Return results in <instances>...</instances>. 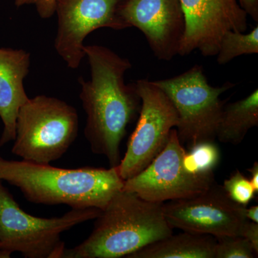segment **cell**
<instances>
[{
  "mask_svg": "<svg viewBox=\"0 0 258 258\" xmlns=\"http://www.w3.org/2000/svg\"><path fill=\"white\" fill-rule=\"evenodd\" d=\"M119 13L128 28L143 32L158 60L169 61L179 55L185 30L180 0H123Z\"/></svg>",
  "mask_w": 258,
  "mask_h": 258,
  "instance_id": "7c38bea8",
  "label": "cell"
},
{
  "mask_svg": "<svg viewBox=\"0 0 258 258\" xmlns=\"http://www.w3.org/2000/svg\"><path fill=\"white\" fill-rule=\"evenodd\" d=\"M185 150L176 128L162 151L137 175L124 181L123 190L147 201L164 203L195 196L216 182L213 172L195 173L185 164Z\"/></svg>",
  "mask_w": 258,
  "mask_h": 258,
  "instance_id": "52a82bcc",
  "label": "cell"
},
{
  "mask_svg": "<svg viewBox=\"0 0 258 258\" xmlns=\"http://www.w3.org/2000/svg\"><path fill=\"white\" fill-rule=\"evenodd\" d=\"M123 0H57V34L54 46L71 69H77L86 57L85 39L98 28H128L120 15Z\"/></svg>",
  "mask_w": 258,
  "mask_h": 258,
  "instance_id": "30bf717a",
  "label": "cell"
},
{
  "mask_svg": "<svg viewBox=\"0 0 258 258\" xmlns=\"http://www.w3.org/2000/svg\"><path fill=\"white\" fill-rule=\"evenodd\" d=\"M162 209L173 229L215 237L241 236L248 220L245 206L232 201L217 182L195 196L163 203Z\"/></svg>",
  "mask_w": 258,
  "mask_h": 258,
  "instance_id": "9c48e42d",
  "label": "cell"
},
{
  "mask_svg": "<svg viewBox=\"0 0 258 258\" xmlns=\"http://www.w3.org/2000/svg\"><path fill=\"white\" fill-rule=\"evenodd\" d=\"M91 79L79 78L80 99L86 112L85 137L93 154L104 156L110 167L120 164V146L141 108L136 83L126 84L132 62L101 45H84Z\"/></svg>",
  "mask_w": 258,
  "mask_h": 258,
  "instance_id": "6da1fadb",
  "label": "cell"
},
{
  "mask_svg": "<svg viewBox=\"0 0 258 258\" xmlns=\"http://www.w3.org/2000/svg\"><path fill=\"white\" fill-rule=\"evenodd\" d=\"M216 238L185 232L156 241L127 258H215Z\"/></svg>",
  "mask_w": 258,
  "mask_h": 258,
  "instance_id": "5bb4252c",
  "label": "cell"
},
{
  "mask_svg": "<svg viewBox=\"0 0 258 258\" xmlns=\"http://www.w3.org/2000/svg\"><path fill=\"white\" fill-rule=\"evenodd\" d=\"M152 82L165 93L177 112L176 129L181 144L191 148L201 142H215L225 106L220 97L235 84L211 86L199 64L175 77Z\"/></svg>",
  "mask_w": 258,
  "mask_h": 258,
  "instance_id": "8992f818",
  "label": "cell"
},
{
  "mask_svg": "<svg viewBox=\"0 0 258 258\" xmlns=\"http://www.w3.org/2000/svg\"><path fill=\"white\" fill-rule=\"evenodd\" d=\"M222 186L231 200L242 206L248 205L257 194L250 180L240 170H236L225 179Z\"/></svg>",
  "mask_w": 258,
  "mask_h": 258,
  "instance_id": "d6986e66",
  "label": "cell"
},
{
  "mask_svg": "<svg viewBox=\"0 0 258 258\" xmlns=\"http://www.w3.org/2000/svg\"><path fill=\"white\" fill-rule=\"evenodd\" d=\"M258 125V91L245 98L224 106L216 139L224 144L237 145L251 128Z\"/></svg>",
  "mask_w": 258,
  "mask_h": 258,
  "instance_id": "9a60e30c",
  "label": "cell"
},
{
  "mask_svg": "<svg viewBox=\"0 0 258 258\" xmlns=\"http://www.w3.org/2000/svg\"><path fill=\"white\" fill-rule=\"evenodd\" d=\"M215 258H253L257 257L253 247L242 236L215 237Z\"/></svg>",
  "mask_w": 258,
  "mask_h": 258,
  "instance_id": "ac0fdd59",
  "label": "cell"
},
{
  "mask_svg": "<svg viewBox=\"0 0 258 258\" xmlns=\"http://www.w3.org/2000/svg\"><path fill=\"white\" fill-rule=\"evenodd\" d=\"M30 62L28 51L0 47V118L4 125L0 147L15 138L19 110L29 99L24 81L30 72Z\"/></svg>",
  "mask_w": 258,
  "mask_h": 258,
  "instance_id": "4fadbf2b",
  "label": "cell"
},
{
  "mask_svg": "<svg viewBox=\"0 0 258 258\" xmlns=\"http://www.w3.org/2000/svg\"><path fill=\"white\" fill-rule=\"evenodd\" d=\"M0 180L18 188L30 203L101 210L124 184L117 166L62 169L50 164L7 160L1 157Z\"/></svg>",
  "mask_w": 258,
  "mask_h": 258,
  "instance_id": "7a4b0ae2",
  "label": "cell"
},
{
  "mask_svg": "<svg viewBox=\"0 0 258 258\" xmlns=\"http://www.w3.org/2000/svg\"><path fill=\"white\" fill-rule=\"evenodd\" d=\"M258 53V26L250 32H226L222 37L217 54V61L225 64L239 56Z\"/></svg>",
  "mask_w": 258,
  "mask_h": 258,
  "instance_id": "2e32d148",
  "label": "cell"
},
{
  "mask_svg": "<svg viewBox=\"0 0 258 258\" xmlns=\"http://www.w3.org/2000/svg\"><path fill=\"white\" fill-rule=\"evenodd\" d=\"M185 156V164L195 173L213 172L220 159V152L215 142H205L189 148Z\"/></svg>",
  "mask_w": 258,
  "mask_h": 258,
  "instance_id": "e0dca14e",
  "label": "cell"
},
{
  "mask_svg": "<svg viewBox=\"0 0 258 258\" xmlns=\"http://www.w3.org/2000/svg\"><path fill=\"white\" fill-rule=\"evenodd\" d=\"M57 0H15L18 8L24 5H34L39 16L42 19H49L55 13Z\"/></svg>",
  "mask_w": 258,
  "mask_h": 258,
  "instance_id": "ffe728a7",
  "label": "cell"
},
{
  "mask_svg": "<svg viewBox=\"0 0 258 258\" xmlns=\"http://www.w3.org/2000/svg\"><path fill=\"white\" fill-rule=\"evenodd\" d=\"M247 171L250 173V180L252 186H253L256 193L258 192V163L257 161L254 163L252 167L247 169Z\"/></svg>",
  "mask_w": 258,
  "mask_h": 258,
  "instance_id": "603a6c76",
  "label": "cell"
},
{
  "mask_svg": "<svg viewBox=\"0 0 258 258\" xmlns=\"http://www.w3.org/2000/svg\"><path fill=\"white\" fill-rule=\"evenodd\" d=\"M136 193L120 190L95 219L91 235L64 249V258H119L173 234L162 209Z\"/></svg>",
  "mask_w": 258,
  "mask_h": 258,
  "instance_id": "3957f363",
  "label": "cell"
},
{
  "mask_svg": "<svg viewBox=\"0 0 258 258\" xmlns=\"http://www.w3.org/2000/svg\"><path fill=\"white\" fill-rule=\"evenodd\" d=\"M185 30L179 55L199 50L205 57L217 55L226 32H245L247 15L237 0H180Z\"/></svg>",
  "mask_w": 258,
  "mask_h": 258,
  "instance_id": "8fae6325",
  "label": "cell"
},
{
  "mask_svg": "<svg viewBox=\"0 0 258 258\" xmlns=\"http://www.w3.org/2000/svg\"><path fill=\"white\" fill-rule=\"evenodd\" d=\"M99 209H72L61 217L41 218L20 208L0 180V250L25 258H61L66 249L61 235L75 226L95 220Z\"/></svg>",
  "mask_w": 258,
  "mask_h": 258,
  "instance_id": "5b68a950",
  "label": "cell"
},
{
  "mask_svg": "<svg viewBox=\"0 0 258 258\" xmlns=\"http://www.w3.org/2000/svg\"><path fill=\"white\" fill-rule=\"evenodd\" d=\"M76 108L55 97L39 95L20 107L12 153L23 160L48 164L67 152L79 134Z\"/></svg>",
  "mask_w": 258,
  "mask_h": 258,
  "instance_id": "277c9868",
  "label": "cell"
},
{
  "mask_svg": "<svg viewBox=\"0 0 258 258\" xmlns=\"http://www.w3.org/2000/svg\"><path fill=\"white\" fill-rule=\"evenodd\" d=\"M241 236L249 241L253 247L256 255L258 254V223L247 220L244 224Z\"/></svg>",
  "mask_w": 258,
  "mask_h": 258,
  "instance_id": "44dd1931",
  "label": "cell"
},
{
  "mask_svg": "<svg viewBox=\"0 0 258 258\" xmlns=\"http://www.w3.org/2000/svg\"><path fill=\"white\" fill-rule=\"evenodd\" d=\"M241 8L254 22H258V0H237Z\"/></svg>",
  "mask_w": 258,
  "mask_h": 258,
  "instance_id": "7402d4cb",
  "label": "cell"
},
{
  "mask_svg": "<svg viewBox=\"0 0 258 258\" xmlns=\"http://www.w3.org/2000/svg\"><path fill=\"white\" fill-rule=\"evenodd\" d=\"M244 215L246 218L250 221L258 223V206L254 205L249 208H246L244 210Z\"/></svg>",
  "mask_w": 258,
  "mask_h": 258,
  "instance_id": "cb8c5ba5",
  "label": "cell"
},
{
  "mask_svg": "<svg viewBox=\"0 0 258 258\" xmlns=\"http://www.w3.org/2000/svg\"><path fill=\"white\" fill-rule=\"evenodd\" d=\"M135 83L141 98L140 115L124 157L117 166L123 181L137 175L155 159L179 120L175 108L160 88L148 79Z\"/></svg>",
  "mask_w": 258,
  "mask_h": 258,
  "instance_id": "ba28073f",
  "label": "cell"
}]
</instances>
